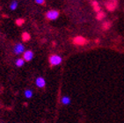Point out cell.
<instances>
[{
  "label": "cell",
  "instance_id": "9c48e42d",
  "mask_svg": "<svg viewBox=\"0 0 124 123\" xmlns=\"http://www.w3.org/2000/svg\"><path fill=\"white\" fill-rule=\"evenodd\" d=\"M15 64H16L17 67H22L25 64V60L23 58H19V59L16 60Z\"/></svg>",
  "mask_w": 124,
  "mask_h": 123
},
{
  "label": "cell",
  "instance_id": "8992f818",
  "mask_svg": "<svg viewBox=\"0 0 124 123\" xmlns=\"http://www.w3.org/2000/svg\"><path fill=\"white\" fill-rule=\"evenodd\" d=\"M73 42L75 44H77V45H84V44L86 43V40L82 36H77L73 40Z\"/></svg>",
  "mask_w": 124,
  "mask_h": 123
},
{
  "label": "cell",
  "instance_id": "e0dca14e",
  "mask_svg": "<svg viewBox=\"0 0 124 123\" xmlns=\"http://www.w3.org/2000/svg\"><path fill=\"white\" fill-rule=\"evenodd\" d=\"M44 1H45V0H35V2L37 3V4H40V5L43 4V3H44Z\"/></svg>",
  "mask_w": 124,
  "mask_h": 123
},
{
  "label": "cell",
  "instance_id": "ba28073f",
  "mask_svg": "<svg viewBox=\"0 0 124 123\" xmlns=\"http://www.w3.org/2000/svg\"><path fill=\"white\" fill-rule=\"evenodd\" d=\"M33 91L30 90V89H27V90H26L24 92L25 97H26V99H31V98L33 97Z\"/></svg>",
  "mask_w": 124,
  "mask_h": 123
},
{
  "label": "cell",
  "instance_id": "7a4b0ae2",
  "mask_svg": "<svg viewBox=\"0 0 124 123\" xmlns=\"http://www.w3.org/2000/svg\"><path fill=\"white\" fill-rule=\"evenodd\" d=\"M58 16H59V12L55 10H51V11H48L46 14V17L47 19H50V20H54V19H57Z\"/></svg>",
  "mask_w": 124,
  "mask_h": 123
},
{
  "label": "cell",
  "instance_id": "6da1fadb",
  "mask_svg": "<svg viewBox=\"0 0 124 123\" xmlns=\"http://www.w3.org/2000/svg\"><path fill=\"white\" fill-rule=\"evenodd\" d=\"M62 57L57 55V54H53L49 57V62L52 66H56V65H59L61 62H62Z\"/></svg>",
  "mask_w": 124,
  "mask_h": 123
},
{
  "label": "cell",
  "instance_id": "3957f363",
  "mask_svg": "<svg viewBox=\"0 0 124 123\" xmlns=\"http://www.w3.org/2000/svg\"><path fill=\"white\" fill-rule=\"evenodd\" d=\"M13 51H14V53L16 54H24L25 52V47L23 44H21V43H19V44H17L16 46L14 47V48H13Z\"/></svg>",
  "mask_w": 124,
  "mask_h": 123
},
{
  "label": "cell",
  "instance_id": "9a60e30c",
  "mask_svg": "<svg viewBox=\"0 0 124 123\" xmlns=\"http://www.w3.org/2000/svg\"><path fill=\"white\" fill-rule=\"evenodd\" d=\"M24 23H25V20L23 19H18L16 20V25H18V26H22Z\"/></svg>",
  "mask_w": 124,
  "mask_h": 123
},
{
  "label": "cell",
  "instance_id": "4fadbf2b",
  "mask_svg": "<svg viewBox=\"0 0 124 123\" xmlns=\"http://www.w3.org/2000/svg\"><path fill=\"white\" fill-rule=\"evenodd\" d=\"M105 18V13L102 12H100L97 14V19H99V20H101V19H103Z\"/></svg>",
  "mask_w": 124,
  "mask_h": 123
},
{
  "label": "cell",
  "instance_id": "5bb4252c",
  "mask_svg": "<svg viewBox=\"0 0 124 123\" xmlns=\"http://www.w3.org/2000/svg\"><path fill=\"white\" fill-rule=\"evenodd\" d=\"M17 6H18V2L17 1H13V2H12V4H11V10H15L17 8Z\"/></svg>",
  "mask_w": 124,
  "mask_h": 123
},
{
  "label": "cell",
  "instance_id": "7c38bea8",
  "mask_svg": "<svg viewBox=\"0 0 124 123\" xmlns=\"http://www.w3.org/2000/svg\"><path fill=\"white\" fill-rule=\"evenodd\" d=\"M22 40L24 41H27L30 40V34L28 33H22Z\"/></svg>",
  "mask_w": 124,
  "mask_h": 123
},
{
  "label": "cell",
  "instance_id": "2e32d148",
  "mask_svg": "<svg viewBox=\"0 0 124 123\" xmlns=\"http://www.w3.org/2000/svg\"><path fill=\"white\" fill-rule=\"evenodd\" d=\"M110 26H111V23L110 22H106V23H104V25H103V28L104 29H108V28H109L110 27Z\"/></svg>",
  "mask_w": 124,
  "mask_h": 123
},
{
  "label": "cell",
  "instance_id": "30bf717a",
  "mask_svg": "<svg viewBox=\"0 0 124 123\" xmlns=\"http://www.w3.org/2000/svg\"><path fill=\"white\" fill-rule=\"evenodd\" d=\"M107 9L108 10V11H114V10L115 9V6H116V5L115 4H114V3H108L107 4Z\"/></svg>",
  "mask_w": 124,
  "mask_h": 123
},
{
  "label": "cell",
  "instance_id": "52a82bcc",
  "mask_svg": "<svg viewBox=\"0 0 124 123\" xmlns=\"http://www.w3.org/2000/svg\"><path fill=\"white\" fill-rule=\"evenodd\" d=\"M61 103L62 105H64V106H68V105H70L71 103V100L68 96H62V99H61Z\"/></svg>",
  "mask_w": 124,
  "mask_h": 123
},
{
  "label": "cell",
  "instance_id": "8fae6325",
  "mask_svg": "<svg viewBox=\"0 0 124 123\" xmlns=\"http://www.w3.org/2000/svg\"><path fill=\"white\" fill-rule=\"evenodd\" d=\"M93 9H94V11H95V12H100V6H99L98 2L93 1Z\"/></svg>",
  "mask_w": 124,
  "mask_h": 123
},
{
  "label": "cell",
  "instance_id": "277c9868",
  "mask_svg": "<svg viewBox=\"0 0 124 123\" xmlns=\"http://www.w3.org/2000/svg\"><path fill=\"white\" fill-rule=\"evenodd\" d=\"M33 57V53L32 52L31 50H27L25 51L23 54V59L25 60V62H30Z\"/></svg>",
  "mask_w": 124,
  "mask_h": 123
},
{
  "label": "cell",
  "instance_id": "5b68a950",
  "mask_svg": "<svg viewBox=\"0 0 124 123\" xmlns=\"http://www.w3.org/2000/svg\"><path fill=\"white\" fill-rule=\"evenodd\" d=\"M35 85L37 87L39 88H43L45 87L46 85V81L45 79L43 77H37L35 80Z\"/></svg>",
  "mask_w": 124,
  "mask_h": 123
}]
</instances>
